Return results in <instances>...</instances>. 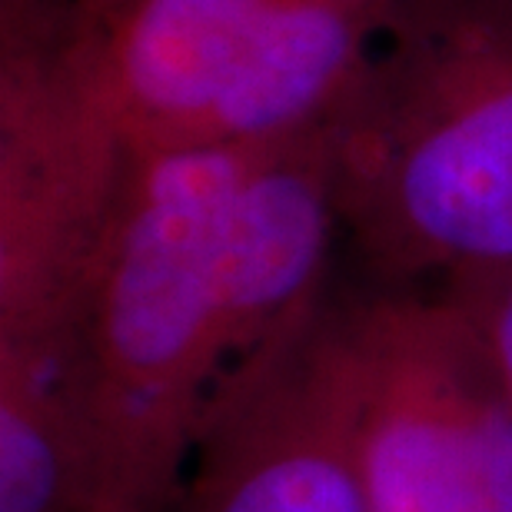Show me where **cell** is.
Masks as SVG:
<instances>
[{"label": "cell", "instance_id": "6da1fadb", "mask_svg": "<svg viewBox=\"0 0 512 512\" xmlns=\"http://www.w3.org/2000/svg\"><path fill=\"white\" fill-rule=\"evenodd\" d=\"M250 147L130 157L77 313L104 509L170 512L190 453L256 353L233 286L230 220Z\"/></svg>", "mask_w": 512, "mask_h": 512}, {"label": "cell", "instance_id": "7a4b0ae2", "mask_svg": "<svg viewBox=\"0 0 512 512\" xmlns=\"http://www.w3.org/2000/svg\"><path fill=\"white\" fill-rule=\"evenodd\" d=\"M330 140L340 220L386 276L512 266V0H399Z\"/></svg>", "mask_w": 512, "mask_h": 512}, {"label": "cell", "instance_id": "3957f363", "mask_svg": "<svg viewBox=\"0 0 512 512\" xmlns=\"http://www.w3.org/2000/svg\"><path fill=\"white\" fill-rule=\"evenodd\" d=\"M370 512H512V399L453 290L333 310Z\"/></svg>", "mask_w": 512, "mask_h": 512}, {"label": "cell", "instance_id": "277c9868", "mask_svg": "<svg viewBox=\"0 0 512 512\" xmlns=\"http://www.w3.org/2000/svg\"><path fill=\"white\" fill-rule=\"evenodd\" d=\"M130 157L80 77L70 34L4 40L0 346L77 336Z\"/></svg>", "mask_w": 512, "mask_h": 512}, {"label": "cell", "instance_id": "5b68a950", "mask_svg": "<svg viewBox=\"0 0 512 512\" xmlns=\"http://www.w3.org/2000/svg\"><path fill=\"white\" fill-rule=\"evenodd\" d=\"M170 512H370L333 306L320 303L230 383Z\"/></svg>", "mask_w": 512, "mask_h": 512}, {"label": "cell", "instance_id": "8992f818", "mask_svg": "<svg viewBox=\"0 0 512 512\" xmlns=\"http://www.w3.org/2000/svg\"><path fill=\"white\" fill-rule=\"evenodd\" d=\"M283 0H114L74 27L87 90L127 147L220 143Z\"/></svg>", "mask_w": 512, "mask_h": 512}, {"label": "cell", "instance_id": "52a82bcc", "mask_svg": "<svg viewBox=\"0 0 512 512\" xmlns=\"http://www.w3.org/2000/svg\"><path fill=\"white\" fill-rule=\"evenodd\" d=\"M446 290H453L473 316L476 330L493 356L499 380L512 399V266L479 276V280L453 283Z\"/></svg>", "mask_w": 512, "mask_h": 512}, {"label": "cell", "instance_id": "ba28073f", "mask_svg": "<svg viewBox=\"0 0 512 512\" xmlns=\"http://www.w3.org/2000/svg\"><path fill=\"white\" fill-rule=\"evenodd\" d=\"M114 0H40L37 14L27 20H44V14H50L47 20H67V24H87L90 17H97L100 10Z\"/></svg>", "mask_w": 512, "mask_h": 512}, {"label": "cell", "instance_id": "9c48e42d", "mask_svg": "<svg viewBox=\"0 0 512 512\" xmlns=\"http://www.w3.org/2000/svg\"><path fill=\"white\" fill-rule=\"evenodd\" d=\"M37 7H40V0H4V27L34 17Z\"/></svg>", "mask_w": 512, "mask_h": 512}, {"label": "cell", "instance_id": "30bf717a", "mask_svg": "<svg viewBox=\"0 0 512 512\" xmlns=\"http://www.w3.org/2000/svg\"><path fill=\"white\" fill-rule=\"evenodd\" d=\"M90 512H117V509H90Z\"/></svg>", "mask_w": 512, "mask_h": 512}]
</instances>
